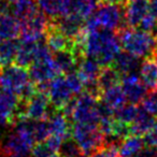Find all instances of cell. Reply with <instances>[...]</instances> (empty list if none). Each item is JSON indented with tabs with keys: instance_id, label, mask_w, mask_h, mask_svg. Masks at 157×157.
I'll use <instances>...</instances> for the list:
<instances>
[{
	"instance_id": "obj_1",
	"label": "cell",
	"mask_w": 157,
	"mask_h": 157,
	"mask_svg": "<svg viewBox=\"0 0 157 157\" xmlns=\"http://www.w3.org/2000/svg\"><path fill=\"white\" fill-rule=\"evenodd\" d=\"M118 35L113 30L96 28L85 30L75 40V50L80 54L94 58L102 67L111 66L121 52Z\"/></svg>"
},
{
	"instance_id": "obj_2",
	"label": "cell",
	"mask_w": 157,
	"mask_h": 157,
	"mask_svg": "<svg viewBox=\"0 0 157 157\" xmlns=\"http://www.w3.org/2000/svg\"><path fill=\"white\" fill-rule=\"evenodd\" d=\"M0 86L15 94L23 101L30 98L37 92V85L33 83L26 67L20 65L6 66L0 72Z\"/></svg>"
},
{
	"instance_id": "obj_3",
	"label": "cell",
	"mask_w": 157,
	"mask_h": 157,
	"mask_svg": "<svg viewBox=\"0 0 157 157\" xmlns=\"http://www.w3.org/2000/svg\"><path fill=\"white\" fill-rule=\"evenodd\" d=\"M118 38L121 46L140 59L152 57L157 46L156 36L140 28H122Z\"/></svg>"
},
{
	"instance_id": "obj_4",
	"label": "cell",
	"mask_w": 157,
	"mask_h": 157,
	"mask_svg": "<svg viewBox=\"0 0 157 157\" xmlns=\"http://www.w3.org/2000/svg\"><path fill=\"white\" fill-rule=\"evenodd\" d=\"M92 93H81L61 109L65 115L70 116L74 123L99 125V101Z\"/></svg>"
},
{
	"instance_id": "obj_5",
	"label": "cell",
	"mask_w": 157,
	"mask_h": 157,
	"mask_svg": "<svg viewBox=\"0 0 157 157\" xmlns=\"http://www.w3.org/2000/svg\"><path fill=\"white\" fill-rule=\"evenodd\" d=\"M36 141L29 128L28 117H18L13 131L8 133L0 142V148L7 155L28 154Z\"/></svg>"
},
{
	"instance_id": "obj_6",
	"label": "cell",
	"mask_w": 157,
	"mask_h": 157,
	"mask_svg": "<svg viewBox=\"0 0 157 157\" xmlns=\"http://www.w3.org/2000/svg\"><path fill=\"white\" fill-rule=\"evenodd\" d=\"M122 6L110 2L99 3L94 14L86 20L85 30L103 28L115 31L122 29L123 24H125L124 8Z\"/></svg>"
},
{
	"instance_id": "obj_7",
	"label": "cell",
	"mask_w": 157,
	"mask_h": 157,
	"mask_svg": "<svg viewBox=\"0 0 157 157\" xmlns=\"http://www.w3.org/2000/svg\"><path fill=\"white\" fill-rule=\"evenodd\" d=\"M51 52L52 51L50 50L46 42L42 40L38 48L37 56L29 66V75L36 85L48 83L60 74V70L55 63Z\"/></svg>"
},
{
	"instance_id": "obj_8",
	"label": "cell",
	"mask_w": 157,
	"mask_h": 157,
	"mask_svg": "<svg viewBox=\"0 0 157 157\" xmlns=\"http://www.w3.org/2000/svg\"><path fill=\"white\" fill-rule=\"evenodd\" d=\"M71 135L84 154H93L105 143V135L98 125L74 123Z\"/></svg>"
},
{
	"instance_id": "obj_9",
	"label": "cell",
	"mask_w": 157,
	"mask_h": 157,
	"mask_svg": "<svg viewBox=\"0 0 157 157\" xmlns=\"http://www.w3.org/2000/svg\"><path fill=\"white\" fill-rule=\"evenodd\" d=\"M51 103L46 93L38 90L27 100H24L23 110L18 109L16 117H28L33 121L46 120L51 115Z\"/></svg>"
},
{
	"instance_id": "obj_10",
	"label": "cell",
	"mask_w": 157,
	"mask_h": 157,
	"mask_svg": "<svg viewBox=\"0 0 157 157\" xmlns=\"http://www.w3.org/2000/svg\"><path fill=\"white\" fill-rule=\"evenodd\" d=\"M21 38L29 40L43 39L50 27L48 17L38 8L36 11L20 21Z\"/></svg>"
},
{
	"instance_id": "obj_11",
	"label": "cell",
	"mask_w": 157,
	"mask_h": 157,
	"mask_svg": "<svg viewBox=\"0 0 157 157\" xmlns=\"http://www.w3.org/2000/svg\"><path fill=\"white\" fill-rule=\"evenodd\" d=\"M45 93L52 105L57 110H61L75 96L68 82L67 76L60 74L46 84Z\"/></svg>"
},
{
	"instance_id": "obj_12",
	"label": "cell",
	"mask_w": 157,
	"mask_h": 157,
	"mask_svg": "<svg viewBox=\"0 0 157 157\" xmlns=\"http://www.w3.org/2000/svg\"><path fill=\"white\" fill-rule=\"evenodd\" d=\"M101 67L102 66L98 61L87 56L82 58L78 65V74L83 81L86 92L92 93L96 96L100 95L101 93L98 86V78L102 69Z\"/></svg>"
},
{
	"instance_id": "obj_13",
	"label": "cell",
	"mask_w": 157,
	"mask_h": 157,
	"mask_svg": "<svg viewBox=\"0 0 157 157\" xmlns=\"http://www.w3.org/2000/svg\"><path fill=\"white\" fill-rule=\"evenodd\" d=\"M53 25L66 37L75 41L83 33L85 28V20L76 14L68 13L56 20H53Z\"/></svg>"
},
{
	"instance_id": "obj_14",
	"label": "cell",
	"mask_w": 157,
	"mask_h": 157,
	"mask_svg": "<svg viewBox=\"0 0 157 157\" xmlns=\"http://www.w3.org/2000/svg\"><path fill=\"white\" fill-rule=\"evenodd\" d=\"M122 88L126 96L127 101L137 105L142 102L144 97L147 94V87L141 81L140 76L137 73H130L123 75Z\"/></svg>"
},
{
	"instance_id": "obj_15",
	"label": "cell",
	"mask_w": 157,
	"mask_h": 157,
	"mask_svg": "<svg viewBox=\"0 0 157 157\" xmlns=\"http://www.w3.org/2000/svg\"><path fill=\"white\" fill-rule=\"evenodd\" d=\"M18 105L20 98L12 92L0 86V127L13 123Z\"/></svg>"
},
{
	"instance_id": "obj_16",
	"label": "cell",
	"mask_w": 157,
	"mask_h": 157,
	"mask_svg": "<svg viewBox=\"0 0 157 157\" xmlns=\"http://www.w3.org/2000/svg\"><path fill=\"white\" fill-rule=\"evenodd\" d=\"M124 5L125 24L131 28H138L148 13L150 0H126Z\"/></svg>"
},
{
	"instance_id": "obj_17",
	"label": "cell",
	"mask_w": 157,
	"mask_h": 157,
	"mask_svg": "<svg viewBox=\"0 0 157 157\" xmlns=\"http://www.w3.org/2000/svg\"><path fill=\"white\" fill-rule=\"evenodd\" d=\"M46 44L50 48L52 52H60L65 50H74L75 51V41L72 39H69L66 37L63 33H61L56 27L52 24H50L48 31H46ZM76 52V51H75ZM78 53V52H76Z\"/></svg>"
},
{
	"instance_id": "obj_18",
	"label": "cell",
	"mask_w": 157,
	"mask_h": 157,
	"mask_svg": "<svg viewBox=\"0 0 157 157\" xmlns=\"http://www.w3.org/2000/svg\"><path fill=\"white\" fill-rule=\"evenodd\" d=\"M42 40L43 39L29 40L21 38V41H18L17 54L15 58L16 63L22 67H29L37 56L38 48Z\"/></svg>"
},
{
	"instance_id": "obj_19",
	"label": "cell",
	"mask_w": 157,
	"mask_h": 157,
	"mask_svg": "<svg viewBox=\"0 0 157 157\" xmlns=\"http://www.w3.org/2000/svg\"><path fill=\"white\" fill-rule=\"evenodd\" d=\"M111 66H113L122 75H126L130 73H137L140 69L141 63L140 58L125 51L118 53Z\"/></svg>"
},
{
	"instance_id": "obj_20",
	"label": "cell",
	"mask_w": 157,
	"mask_h": 157,
	"mask_svg": "<svg viewBox=\"0 0 157 157\" xmlns=\"http://www.w3.org/2000/svg\"><path fill=\"white\" fill-rule=\"evenodd\" d=\"M38 8L52 20L69 13V0H38Z\"/></svg>"
},
{
	"instance_id": "obj_21",
	"label": "cell",
	"mask_w": 157,
	"mask_h": 157,
	"mask_svg": "<svg viewBox=\"0 0 157 157\" xmlns=\"http://www.w3.org/2000/svg\"><path fill=\"white\" fill-rule=\"evenodd\" d=\"M100 101L103 105L109 107L110 109L115 111L116 109H118V108H121L123 105L126 103L127 99L122 86L120 84H117V85L111 86V87L101 90Z\"/></svg>"
},
{
	"instance_id": "obj_22",
	"label": "cell",
	"mask_w": 157,
	"mask_h": 157,
	"mask_svg": "<svg viewBox=\"0 0 157 157\" xmlns=\"http://www.w3.org/2000/svg\"><path fill=\"white\" fill-rule=\"evenodd\" d=\"M155 123H156V120H155L154 115L150 114L141 108V109H139V112H138L133 122L129 125L130 133L143 137L154 127Z\"/></svg>"
},
{
	"instance_id": "obj_23",
	"label": "cell",
	"mask_w": 157,
	"mask_h": 157,
	"mask_svg": "<svg viewBox=\"0 0 157 157\" xmlns=\"http://www.w3.org/2000/svg\"><path fill=\"white\" fill-rule=\"evenodd\" d=\"M20 33V21L10 13H0V40L16 39Z\"/></svg>"
},
{
	"instance_id": "obj_24",
	"label": "cell",
	"mask_w": 157,
	"mask_h": 157,
	"mask_svg": "<svg viewBox=\"0 0 157 157\" xmlns=\"http://www.w3.org/2000/svg\"><path fill=\"white\" fill-rule=\"evenodd\" d=\"M139 76L147 90L157 87V61L153 57L145 58L139 69Z\"/></svg>"
},
{
	"instance_id": "obj_25",
	"label": "cell",
	"mask_w": 157,
	"mask_h": 157,
	"mask_svg": "<svg viewBox=\"0 0 157 157\" xmlns=\"http://www.w3.org/2000/svg\"><path fill=\"white\" fill-rule=\"evenodd\" d=\"M78 53H76L74 50H65L55 53L53 57L60 70V73L68 74L74 72L78 65Z\"/></svg>"
},
{
	"instance_id": "obj_26",
	"label": "cell",
	"mask_w": 157,
	"mask_h": 157,
	"mask_svg": "<svg viewBox=\"0 0 157 157\" xmlns=\"http://www.w3.org/2000/svg\"><path fill=\"white\" fill-rule=\"evenodd\" d=\"M145 146L144 138L137 135H129L120 143L121 157H136Z\"/></svg>"
},
{
	"instance_id": "obj_27",
	"label": "cell",
	"mask_w": 157,
	"mask_h": 157,
	"mask_svg": "<svg viewBox=\"0 0 157 157\" xmlns=\"http://www.w3.org/2000/svg\"><path fill=\"white\" fill-rule=\"evenodd\" d=\"M100 0H69V13H73L87 20L98 8Z\"/></svg>"
},
{
	"instance_id": "obj_28",
	"label": "cell",
	"mask_w": 157,
	"mask_h": 157,
	"mask_svg": "<svg viewBox=\"0 0 157 157\" xmlns=\"http://www.w3.org/2000/svg\"><path fill=\"white\" fill-rule=\"evenodd\" d=\"M48 126H50L51 133L61 137H68L70 132V126L68 122L67 115L63 112H55L52 113L48 118Z\"/></svg>"
},
{
	"instance_id": "obj_29",
	"label": "cell",
	"mask_w": 157,
	"mask_h": 157,
	"mask_svg": "<svg viewBox=\"0 0 157 157\" xmlns=\"http://www.w3.org/2000/svg\"><path fill=\"white\" fill-rule=\"evenodd\" d=\"M18 41L15 39L0 40V66L12 65L17 54Z\"/></svg>"
},
{
	"instance_id": "obj_30",
	"label": "cell",
	"mask_w": 157,
	"mask_h": 157,
	"mask_svg": "<svg viewBox=\"0 0 157 157\" xmlns=\"http://www.w3.org/2000/svg\"><path fill=\"white\" fill-rule=\"evenodd\" d=\"M122 74L113 67V66H105L101 69L100 75L98 78V86L100 90L109 88L111 86L117 85L122 81Z\"/></svg>"
},
{
	"instance_id": "obj_31",
	"label": "cell",
	"mask_w": 157,
	"mask_h": 157,
	"mask_svg": "<svg viewBox=\"0 0 157 157\" xmlns=\"http://www.w3.org/2000/svg\"><path fill=\"white\" fill-rule=\"evenodd\" d=\"M29 128H30V132L35 139L36 143L44 142L51 135L48 120L33 121L29 118Z\"/></svg>"
},
{
	"instance_id": "obj_32",
	"label": "cell",
	"mask_w": 157,
	"mask_h": 157,
	"mask_svg": "<svg viewBox=\"0 0 157 157\" xmlns=\"http://www.w3.org/2000/svg\"><path fill=\"white\" fill-rule=\"evenodd\" d=\"M138 112H139V108L133 103H125L121 108L116 109L114 111V118L120 122H123L125 124L130 125L133 122V120L137 116Z\"/></svg>"
},
{
	"instance_id": "obj_33",
	"label": "cell",
	"mask_w": 157,
	"mask_h": 157,
	"mask_svg": "<svg viewBox=\"0 0 157 157\" xmlns=\"http://www.w3.org/2000/svg\"><path fill=\"white\" fill-rule=\"evenodd\" d=\"M81 152L82 151L78 144L73 138H70V136L63 139L58 151V153H60L65 157H78L81 155Z\"/></svg>"
},
{
	"instance_id": "obj_34",
	"label": "cell",
	"mask_w": 157,
	"mask_h": 157,
	"mask_svg": "<svg viewBox=\"0 0 157 157\" xmlns=\"http://www.w3.org/2000/svg\"><path fill=\"white\" fill-rule=\"evenodd\" d=\"M142 109L152 115H157V87L152 90L150 94H146L142 100Z\"/></svg>"
},
{
	"instance_id": "obj_35",
	"label": "cell",
	"mask_w": 157,
	"mask_h": 157,
	"mask_svg": "<svg viewBox=\"0 0 157 157\" xmlns=\"http://www.w3.org/2000/svg\"><path fill=\"white\" fill-rule=\"evenodd\" d=\"M90 157H121L120 151L115 144H103L95 151Z\"/></svg>"
},
{
	"instance_id": "obj_36",
	"label": "cell",
	"mask_w": 157,
	"mask_h": 157,
	"mask_svg": "<svg viewBox=\"0 0 157 157\" xmlns=\"http://www.w3.org/2000/svg\"><path fill=\"white\" fill-rule=\"evenodd\" d=\"M53 153L54 152L48 147L45 142H38L31 148V156L33 157H50Z\"/></svg>"
},
{
	"instance_id": "obj_37",
	"label": "cell",
	"mask_w": 157,
	"mask_h": 157,
	"mask_svg": "<svg viewBox=\"0 0 157 157\" xmlns=\"http://www.w3.org/2000/svg\"><path fill=\"white\" fill-rule=\"evenodd\" d=\"M63 139H65V137H61V136H57V135H53V133H51V135L48 136V138L44 142H45V143L48 144V147H50L51 150L55 153V152H58L59 151V147H60Z\"/></svg>"
},
{
	"instance_id": "obj_38",
	"label": "cell",
	"mask_w": 157,
	"mask_h": 157,
	"mask_svg": "<svg viewBox=\"0 0 157 157\" xmlns=\"http://www.w3.org/2000/svg\"><path fill=\"white\" fill-rule=\"evenodd\" d=\"M144 142L147 146H153V147L157 146V121L154 127L144 136Z\"/></svg>"
},
{
	"instance_id": "obj_39",
	"label": "cell",
	"mask_w": 157,
	"mask_h": 157,
	"mask_svg": "<svg viewBox=\"0 0 157 157\" xmlns=\"http://www.w3.org/2000/svg\"><path fill=\"white\" fill-rule=\"evenodd\" d=\"M137 157H157V148L153 146H144Z\"/></svg>"
},
{
	"instance_id": "obj_40",
	"label": "cell",
	"mask_w": 157,
	"mask_h": 157,
	"mask_svg": "<svg viewBox=\"0 0 157 157\" xmlns=\"http://www.w3.org/2000/svg\"><path fill=\"white\" fill-rule=\"evenodd\" d=\"M101 2H110V3H118V5H124L126 0H100Z\"/></svg>"
},
{
	"instance_id": "obj_41",
	"label": "cell",
	"mask_w": 157,
	"mask_h": 157,
	"mask_svg": "<svg viewBox=\"0 0 157 157\" xmlns=\"http://www.w3.org/2000/svg\"><path fill=\"white\" fill-rule=\"evenodd\" d=\"M10 157H33V156H30L28 154H18V155H12Z\"/></svg>"
},
{
	"instance_id": "obj_42",
	"label": "cell",
	"mask_w": 157,
	"mask_h": 157,
	"mask_svg": "<svg viewBox=\"0 0 157 157\" xmlns=\"http://www.w3.org/2000/svg\"><path fill=\"white\" fill-rule=\"evenodd\" d=\"M50 157H65V156H63V155L60 154V153H58V152H55V153H53L52 155H51Z\"/></svg>"
},
{
	"instance_id": "obj_43",
	"label": "cell",
	"mask_w": 157,
	"mask_h": 157,
	"mask_svg": "<svg viewBox=\"0 0 157 157\" xmlns=\"http://www.w3.org/2000/svg\"><path fill=\"white\" fill-rule=\"evenodd\" d=\"M153 58H154L155 60L157 61V46H156V48H155L154 53H153Z\"/></svg>"
},
{
	"instance_id": "obj_44",
	"label": "cell",
	"mask_w": 157,
	"mask_h": 157,
	"mask_svg": "<svg viewBox=\"0 0 157 157\" xmlns=\"http://www.w3.org/2000/svg\"><path fill=\"white\" fill-rule=\"evenodd\" d=\"M153 31H154V35L157 37V21H156V25H155V28H154V30H153Z\"/></svg>"
},
{
	"instance_id": "obj_45",
	"label": "cell",
	"mask_w": 157,
	"mask_h": 157,
	"mask_svg": "<svg viewBox=\"0 0 157 157\" xmlns=\"http://www.w3.org/2000/svg\"><path fill=\"white\" fill-rule=\"evenodd\" d=\"M78 157H87V156H86V155H80V156H78Z\"/></svg>"
},
{
	"instance_id": "obj_46",
	"label": "cell",
	"mask_w": 157,
	"mask_h": 157,
	"mask_svg": "<svg viewBox=\"0 0 157 157\" xmlns=\"http://www.w3.org/2000/svg\"><path fill=\"white\" fill-rule=\"evenodd\" d=\"M33 1H36V0H33Z\"/></svg>"
},
{
	"instance_id": "obj_47",
	"label": "cell",
	"mask_w": 157,
	"mask_h": 157,
	"mask_svg": "<svg viewBox=\"0 0 157 157\" xmlns=\"http://www.w3.org/2000/svg\"><path fill=\"white\" fill-rule=\"evenodd\" d=\"M0 157H1V155H0Z\"/></svg>"
},
{
	"instance_id": "obj_48",
	"label": "cell",
	"mask_w": 157,
	"mask_h": 157,
	"mask_svg": "<svg viewBox=\"0 0 157 157\" xmlns=\"http://www.w3.org/2000/svg\"><path fill=\"white\" fill-rule=\"evenodd\" d=\"M156 148H157V146H156Z\"/></svg>"
}]
</instances>
